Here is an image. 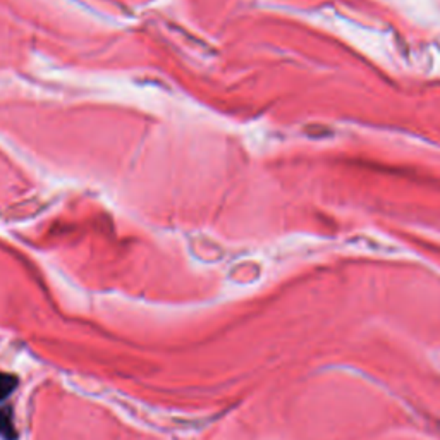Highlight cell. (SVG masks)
I'll return each instance as SVG.
<instances>
[{
    "instance_id": "1",
    "label": "cell",
    "mask_w": 440,
    "mask_h": 440,
    "mask_svg": "<svg viewBox=\"0 0 440 440\" xmlns=\"http://www.w3.org/2000/svg\"><path fill=\"white\" fill-rule=\"evenodd\" d=\"M0 437L3 440L17 439V430L14 427V417L10 408H2L0 410Z\"/></svg>"
},
{
    "instance_id": "2",
    "label": "cell",
    "mask_w": 440,
    "mask_h": 440,
    "mask_svg": "<svg viewBox=\"0 0 440 440\" xmlns=\"http://www.w3.org/2000/svg\"><path fill=\"white\" fill-rule=\"evenodd\" d=\"M17 387V377L10 375V373L0 372V401L7 399L10 394L16 390Z\"/></svg>"
}]
</instances>
